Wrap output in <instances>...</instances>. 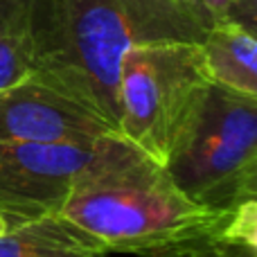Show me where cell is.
Wrapping results in <instances>:
<instances>
[{
  "mask_svg": "<svg viewBox=\"0 0 257 257\" xmlns=\"http://www.w3.org/2000/svg\"><path fill=\"white\" fill-rule=\"evenodd\" d=\"M93 145L0 142V217L7 226L59 212Z\"/></svg>",
  "mask_w": 257,
  "mask_h": 257,
  "instance_id": "5b68a950",
  "label": "cell"
},
{
  "mask_svg": "<svg viewBox=\"0 0 257 257\" xmlns=\"http://www.w3.org/2000/svg\"><path fill=\"white\" fill-rule=\"evenodd\" d=\"M212 25L187 0H30L32 75L117 131V81L128 50L151 43L201 45Z\"/></svg>",
  "mask_w": 257,
  "mask_h": 257,
  "instance_id": "6da1fadb",
  "label": "cell"
},
{
  "mask_svg": "<svg viewBox=\"0 0 257 257\" xmlns=\"http://www.w3.org/2000/svg\"><path fill=\"white\" fill-rule=\"evenodd\" d=\"M138 257H194V244H190V246H174V248L149 250V253H140Z\"/></svg>",
  "mask_w": 257,
  "mask_h": 257,
  "instance_id": "5bb4252c",
  "label": "cell"
},
{
  "mask_svg": "<svg viewBox=\"0 0 257 257\" xmlns=\"http://www.w3.org/2000/svg\"><path fill=\"white\" fill-rule=\"evenodd\" d=\"M34 72L32 45L27 32H7L0 34V93Z\"/></svg>",
  "mask_w": 257,
  "mask_h": 257,
  "instance_id": "9c48e42d",
  "label": "cell"
},
{
  "mask_svg": "<svg viewBox=\"0 0 257 257\" xmlns=\"http://www.w3.org/2000/svg\"><path fill=\"white\" fill-rule=\"evenodd\" d=\"M226 23L239 25L250 34H257V0H230Z\"/></svg>",
  "mask_w": 257,
  "mask_h": 257,
  "instance_id": "7c38bea8",
  "label": "cell"
},
{
  "mask_svg": "<svg viewBox=\"0 0 257 257\" xmlns=\"http://www.w3.org/2000/svg\"><path fill=\"white\" fill-rule=\"evenodd\" d=\"M192 3L194 7H199L203 14H208L212 18V23H226V16H228V5L230 0H187Z\"/></svg>",
  "mask_w": 257,
  "mask_h": 257,
  "instance_id": "4fadbf2b",
  "label": "cell"
},
{
  "mask_svg": "<svg viewBox=\"0 0 257 257\" xmlns=\"http://www.w3.org/2000/svg\"><path fill=\"white\" fill-rule=\"evenodd\" d=\"M5 230H7V221H5V219L3 217H0V235H3V232Z\"/></svg>",
  "mask_w": 257,
  "mask_h": 257,
  "instance_id": "9a60e30c",
  "label": "cell"
},
{
  "mask_svg": "<svg viewBox=\"0 0 257 257\" xmlns=\"http://www.w3.org/2000/svg\"><path fill=\"white\" fill-rule=\"evenodd\" d=\"M97 237L61 212L7 226L0 235V257H108Z\"/></svg>",
  "mask_w": 257,
  "mask_h": 257,
  "instance_id": "52a82bcc",
  "label": "cell"
},
{
  "mask_svg": "<svg viewBox=\"0 0 257 257\" xmlns=\"http://www.w3.org/2000/svg\"><path fill=\"white\" fill-rule=\"evenodd\" d=\"M210 86L196 43L138 45L120 63L117 133L165 165L181 126Z\"/></svg>",
  "mask_w": 257,
  "mask_h": 257,
  "instance_id": "277c9868",
  "label": "cell"
},
{
  "mask_svg": "<svg viewBox=\"0 0 257 257\" xmlns=\"http://www.w3.org/2000/svg\"><path fill=\"white\" fill-rule=\"evenodd\" d=\"M59 212L108 253L133 255L199 244L221 235L230 219L187 199L158 160L115 131L93 142Z\"/></svg>",
  "mask_w": 257,
  "mask_h": 257,
  "instance_id": "7a4b0ae2",
  "label": "cell"
},
{
  "mask_svg": "<svg viewBox=\"0 0 257 257\" xmlns=\"http://www.w3.org/2000/svg\"><path fill=\"white\" fill-rule=\"evenodd\" d=\"M27 7L30 0H0V34L27 32Z\"/></svg>",
  "mask_w": 257,
  "mask_h": 257,
  "instance_id": "8fae6325",
  "label": "cell"
},
{
  "mask_svg": "<svg viewBox=\"0 0 257 257\" xmlns=\"http://www.w3.org/2000/svg\"><path fill=\"white\" fill-rule=\"evenodd\" d=\"M113 131L97 113L34 75L0 93V142L93 145Z\"/></svg>",
  "mask_w": 257,
  "mask_h": 257,
  "instance_id": "8992f818",
  "label": "cell"
},
{
  "mask_svg": "<svg viewBox=\"0 0 257 257\" xmlns=\"http://www.w3.org/2000/svg\"><path fill=\"white\" fill-rule=\"evenodd\" d=\"M194 257H257V246L221 235L194 244Z\"/></svg>",
  "mask_w": 257,
  "mask_h": 257,
  "instance_id": "30bf717a",
  "label": "cell"
},
{
  "mask_svg": "<svg viewBox=\"0 0 257 257\" xmlns=\"http://www.w3.org/2000/svg\"><path fill=\"white\" fill-rule=\"evenodd\" d=\"M163 167L203 208L232 214L257 201V97L210 81Z\"/></svg>",
  "mask_w": 257,
  "mask_h": 257,
  "instance_id": "3957f363",
  "label": "cell"
},
{
  "mask_svg": "<svg viewBox=\"0 0 257 257\" xmlns=\"http://www.w3.org/2000/svg\"><path fill=\"white\" fill-rule=\"evenodd\" d=\"M201 57L210 81L257 97V39L244 27L217 23L201 41Z\"/></svg>",
  "mask_w": 257,
  "mask_h": 257,
  "instance_id": "ba28073f",
  "label": "cell"
}]
</instances>
